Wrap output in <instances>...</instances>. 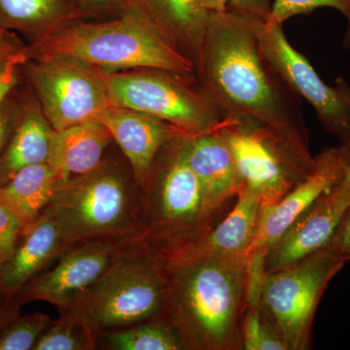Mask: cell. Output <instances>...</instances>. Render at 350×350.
Listing matches in <instances>:
<instances>
[{"instance_id": "1", "label": "cell", "mask_w": 350, "mask_h": 350, "mask_svg": "<svg viewBox=\"0 0 350 350\" xmlns=\"http://www.w3.org/2000/svg\"><path fill=\"white\" fill-rule=\"evenodd\" d=\"M260 21L229 9L211 13L196 73L228 116L260 122L310 153L301 98L265 57Z\"/></svg>"}, {"instance_id": "2", "label": "cell", "mask_w": 350, "mask_h": 350, "mask_svg": "<svg viewBox=\"0 0 350 350\" xmlns=\"http://www.w3.org/2000/svg\"><path fill=\"white\" fill-rule=\"evenodd\" d=\"M161 262L162 317L174 327L183 349L241 350L247 255Z\"/></svg>"}, {"instance_id": "3", "label": "cell", "mask_w": 350, "mask_h": 350, "mask_svg": "<svg viewBox=\"0 0 350 350\" xmlns=\"http://www.w3.org/2000/svg\"><path fill=\"white\" fill-rule=\"evenodd\" d=\"M27 62L51 57H70L103 69H162L194 75L195 64L170 45L156 27L133 9L117 19L75 23L45 34L25 46Z\"/></svg>"}, {"instance_id": "4", "label": "cell", "mask_w": 350, "mask_h": 350, "mask_svg": "<svg viewBox=\"0 0 350 350\" xmlns=\"http://www.w3.org/2000/svg\"><path fill=\"white\" fill-rule=\"evenodd\" d=\"M185 135L159 151L142 187V239L167 256L202 239L215 225L216 211L189 165Z\"/></svg>"}, {"instance_id": "5", "label": "cell", "mask_w": 350, "mask_h": 350, "mask_svg": "<svg viewBox=\"0 0 350 350\" xmlns=\"http://www.w3.org/2000/svg\"><path fill=\"white\" fill-rule=\"evenodd\" d=\"M68 245L91 239H142L144 194L135 176L112 163L57 184L44 209Z\"/></svg>"}, {"instance_id": "6", "label": "cell", "mask_w": 350, "mask_h": 350, "mask_svg": "<svg viewBox=\"0 0 350 350\" xmlns=\"http://www.w3.org/2000/svg\"><path fill=\"white\" fill-rule=\"evenodd\" d=\"M163 297L162 262L156 250L140 239L119 253L70 310L100 335L161 317Z\"/></svg>"}, {"instance_id": "7", "label": "cell", "mask_w": 350, "mask_h": 350, "mask_svg": "<svg viewBox=\"0 0 350 350\" xmlns=\"http://www.w3.org/2000/svg\"><path fill=\"white\" fill-rule=\"evenodd\" d=\"M192 75L140 68L105 71V80L110 105L151 115L196 135L220 129L230 117L202 83L194 85Z\"/></svg>"}, {"instance_id": "8", "label": "cell", "mask_w": 350, "mask_h": 350, "mask_svg": "<svg viewBox=\"0 0 350 350\" xmlns=\"http://www.w3.org/2000/svg\"><path fill=\"white\" fill-rule=\"evenodd\" d=\"M345 264L340 258L320 250L265 275L260 308L287 350L312 349L317 306Z\"/></svg>"}, {"instance_id": "9", "label": "cell", "mask_w": 350, "mask_h": 350, "mask_svg": "<svg viewBox=\"0 0 350 350\" xmlns=\"http://www.w3.org/2000/svg\"><path fill=\"white\" fill-rule=\"evenodd\" d=\"M243 188L261 206L278 204L312 172L315 159L299 150L268 126L248 118L230 117L223 126Z\"/></svg>"}, {"instance_id": "10", "label": "cell", "mask_w": 350, "mask_h": 350, "mask_svg": "<svg viewBox=\"0 0 350 350\" xmlns=\"http://www.w3.org/2000/svg\"><path fill=\"white\" fill-rule=\"evenodd\" d=\"M54 131L94 119L110 105L105 71L70 57H51L23 66Z\"/></svg>"}, {"instance_id": "11", "label": "cell", "mask_w": 350, "mask_h": 350, "mask_svg": "<svg viewBox=\"0 0 350 350\" xmlns=\"http://www.w3.org/2000/svg\"><path fill=\"white\" fill-rule=\"evenodd\" d=\"M260 46L295 94L310 103L327 133L350 149V86L337 78L335 86L327 85L305 55L295 49L285 36L282 25L260 21Z\"/></svg>"}, {"instance_id": "12", "label": "cell", "mask_w": 350, "mask_h": 350, "mask_svg": "<svg viewBox=\"0 0 350 350\" xmlns=\"http://www.w3.org/2000/svg\"><path fill=\"white\" fill-rule=\"evenodd\" d=\"M137 239H91L69 245L48 271H41L14 295L21 306L40 301L62 313L72 308L126 245Z\"/></svg>"}, {"instance_id": "13", "label": "cell", "mask_w": 350, "mask_h": 350, "mask_svg": "<svg viewBox=\"0 0 350 350\" xmlns=\"http://www.w3.org/2000/svg\"><path fill=\"white\" fill-rule=\"evenodd\" d=\"M313 170L278 204L261 206L256 236L248 252L268 253L301 214L337 185L350 165V149L340 144L324 149L314 157Z\"/></svg>"}, {"instance_id": "14", "label": "cell", "mask_w": 350, "mask_h": 350, "mask_svg": "<svg viewBox=\"0 0 350 350\" xmlns=\"http://www.w3.org/2000/svg\"><path fill=\"white\" fill-rule=\"evenodd\" d=\"M94 118L111 133L142 188L148 180L159 151L175 138L191 135L169 122L114 105H108Z\"/></svg>"}, {"instance_id": "15", "label": "cell", "mask_w": 350, "mask_h": 350, "mask_svg": "<svg viewBox=\"0 0 350 350\" xmlns=\"http://www.w3.org/2000/svg\"><path fill=\"white\" fill-rule=\"evenodd\" d=\"M347 211L330 191L322 195L269 248L266 275L323 248Z\"/></svg>"}, {"instance_id": "16", "label": "cell", "mask_w": 350, "mask_h": 350, "mask_svg": "<svg viewBox=\"0 0 350 350\" xmlns=\"http://www.w3.org/2000/svg\"><path fill=\"white\" fill-rule=\"evenodd\" d=\"M261 204L256 196L241 189L237 202L224 220L199 241L182 250L160 256L163 261L179 262L198 258L215 256H244L247 255L255 236Z\"/></svg>"}, {"instance_id": "17", "label": "cell", "mask_w": 350, "mask_h": 350, "mask_svg": "<svg viewBox=\"0 0 350 350\" xmlns=\"http://www.w3.org/2000/svg\"><path fill=\"white\" fill-rule=\"evenodd\" d=\"M68 246L57 221L43 211L25 230L13 254L0 266V294L14 297Z\"/></svg>"}, {"instance_id": "18", "label": "cell", "mask_w": 350, "mask_h": 350, "mask_svg": "<svg viewBox=\"0 0 350 350\" xmlns=\"http://www.w3.org/2000/svg\"><path fill=\"white\" fill-rule=\"evenodd\" d=\"M222 128L187 138L189 165L202 184L211 206L218 211L228 200L238 197L243 189Z\"/></svg>"}, {"instance_id": "19", "label": "cell", "mask_w": 350, "mask_h": 350, "mask_svg": "<svg viewBox=\"0 0 350 350\" xmlns=\"http://www.w3.org/2000/svg\"><path fill=\"white\" fill-rule=\"evenodd\" d=\"M129 8L146 18L165 40L199 64L209 15L199 0H131Z\"/></svg>"}, {"instance_id": "20", "label": "cell", "mask_w": 350, "mask_h": 350, "mask_svg": "<svg viewBox=\"0 0 350 350\" xmlns=\"http://www.w3.org/2000/svg\"><path fill=\"white\" fill-rule=\"evenodd\" d=\"M112 142L111 133L100 121L88 120L54 131L47 163L57 170L62 182L66 181L96 169Z\"/></svg>"}, {"instance_id": "21", "label": "cell", "mask_w": 350, "mask_h": 350, "mask_svg": "<svg viewBox=\"0 0 350 350\" xmlns=\"http://www.w3.org/2000/svg\"><path fill=\"white\" fill-rule=\"evenodd\" d=\"M59 182L61 177L49 163L29 165L0 184V204L15 214L27 230L40 217Z\"/></svg>"}, {"instance_id": "22", "label": "cell", "mask_w": 350, "mask_h": 350, "mask_svg": "<svg viewBox=\"0 0 350 350\" xmlns=\"http://www.w3.org/2000/svg\"><path fill=\"white\" fill-rule=\"evenodd\" d=\"M53 133L41 108L25 105L19 124L0 156V184L25 167L47 163Z\"/></svg>"}, {"instance_id": "23", "label": "cell", "mask_w": 350, "mask_h": 350, "mask_svg": "<svg viewBox=\"0 0 350 350\" xmlns=\"http://www.w3.org/2000/svg\"><path fill=\"white\" fill-rule=\"evenodd\" d=\"M82 14L76 0H0L2 27L31 36L33 42Z\"/></svg>"}, {"instance_id": "24", "label": "cell", "mask_w": 350, "mask_h": 350, "mask_svg": "<svg viewBox=\"0 0 350 350\" xmlns=\"http://www.w3.org/2000/svg\"><path fill=\"white\" fill-rule=\"evenodd\" d=\"M107 349L116 350H183L180 338L165 317L98 335Z\"/></svg>"}, {"instance_id": "25", "label": "cell", "mask_w": 350, "mask_h": 350, "mask_svg": "<svg viewBox=\"0 0 350 350\" xmlns=\"http://www.w3.org/2000/svg\"><path fill=\"white\" fill-rule=\"evenodd\" d=\"M98 334L77 313L69 310L53 320L34 345V350H92Z\"/></svg>"}, {"instance_id": "26", "label": "cell", "mask_w": 350, "mask_h": 350, "mask_svg": "<svg viewBox=\"0 0 350 350\" xmlns=\"http://www.w3.org/2000/svg\"><path fill=\"white\" fill-rule=\"evenodd\" d=\"M52 321L45 313L17 315L0 331V350L33 349Z\"/></svg>"}, {"instance_id": "27", "label": "cell", "mask_w": 350, "mask_h": 350, "mask_svg": "<svg viewBox=\"0 0 350 350\" xmlns=\"http://www.w3.org/2000/svg\"><path fill=\"white\" fill-rule=\"evenodd\" d=\"M322 7L335 9L347 19V27L342 44L345 49H350V0H275L267 20L283 25L294 16L310 14Z\"/></svg>"}, {"instance_id": "28", "label": "cell", "mask_w": 350, "mask_h": 350, "mask_svg": "<svg viewBox=\"0 0 350 350\" xmlns=\"http://www.w3.org/2000/svg\"><path fill=\"white\" fill-rule=\"evenodd\" d=\"M241 349L287 350L265 319L260 306H245L241 323Z\"/></svg>"}, {"instance_id": "29", "label": "cell", "mask_w": 350, "mask_h": 350, "mask_svg": "<svg viewBox=\"0 0 350 350\" xmlns=\"http://www.w3.org/2000/svg\"><path fill=\"white\" fill-rule=\"evenodd\" d=\"M24 230L20 219L0 204V266L13 254Z\"/></svg>"}, {"instance_id": "30", "label": "cell", "mask_w": 350, "mask_h": 350, "mask_svg": "<svg viewBox=\"0 0 350 350\" xmlns=\"http://www.w3.org/2000/svg\"><path fill=\"white\" fill-rule=\"evenodd\" d=\"M25 46L11 54L0 56V103L12 93L20 80L21 69L27 63Z\"/></svg>"}, {"instance_id": "31", "label": "cell", "mask_w": 350, "mask_h": 350, "mask_svg": "<svg viewBox=\"0 0 350 350\" xmlns=\"http://www.w3.org/2000/svg\"><path fill=\"white\" fill-rule=\"evenodd\" d=\"M12 93L0 103V156L19 124L24 107V105L11 98Z\"/></svg>"}, {"instance_id": "32", "label": "cell", "mask_w": 350, "mask_h": 350, "mask_svg": "<svg viewBox=\"0 0 350 350\" xmlns=\"http://www.w3.org/2000/svg\"><path fill=\"white\" fill-rule=\"evenodd\" d=\"M321 250L340 258L345 262L350 261V207L342 215L328 243Z\"/></svg>"}, {"instance_id": "33", "label": "cell", "mask_w": 350, "mask_h": 350, "mask_svg": "<svg viewBox=\"0 0 350 350\" xmlns=\"http://www.w3.org/2000/svg\"><path fill=\"white\" fill-rule=\"evenodd\" d=\"M271 0H230L228 9L254 19L267 20L271 12Z\"/></svg>"}, {"instance_id": "34", "label": "cell", "mask_w": 350, "mask_h": 350, "mask_svg": "<svg viewBox=\"0 0 350 350\" xmlns=\"http://www.w3.org/2000/svg\"><path fill=\"white\" fill-rule=\"evenodd\" d=\"M82 13L86 11H105L121 9L125 11L130 6L131 0H76Z\"/></svg>"}, {"instance_id": "35", "label": "cell", "mask_w": 350, "mask_h": 350, "mask_svg": "<svg viewBox=\"0 0 350 350\" xmlns=\"http://www.w3.org/2000/svg\"><path fill=\"white\" fill-rule=\"evenodd\" d=\"M21 306L14 297L0 294V331L10 320L19 315Z\"/></svg>"}, {"instance_id": "36", "label": "cell", "mask_w": 350, "mask_h": 350, "mask_svg": "<svg viewBox=\"0 0 350 350\" xmlns=\"http://www.w3.org/2000/svg\"><path fill=\"white\" fill-rule=\"evenodd\" d=\"M331 194L337 199L338 202L349 209L350 207V165L347 174L342 177V180L337 185L334 186L330 190Z\"/></svg>"}, {"instance_id": "37", "label": "cell", "mask_w": 350, "mask_h": 350, "mask_svg": "<svg viewBox=\"0 0 350 350\" xmlns=\"http://www.w3.org/2000/svg\"><path fill=\"white\" fill-rule=\"evenodd\" d=\"M23 47L24 46L17 40V38L0 24V56L11 54L22 49Z\"/></svg>"}, {"instance_id": "38", "label": "cell", "mask_w": 350, "mask_h": 350, "mask_svg": "<svg viewBox=\"0 0 350 350\" xmlns=\"http://www.w3.org/2000/svg\"><path fill=\"white\" fill-rule=\"evenodd\" d=\"M199 2L207 12H224L228 9L230 0H199Z\"/></svg>"}]
</instances>
